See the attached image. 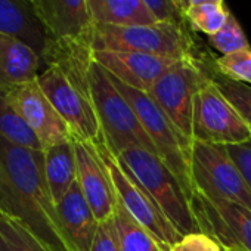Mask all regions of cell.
Returning a JSON list of instances; mask_svg holds the SVG:
<instances>
[{
  "instance_id": "1",
  "label": "cell",
  "mask_w": 251,
  "mask_h": 251,
  "mask_svg": "<svg viewBox=\"0 0 251 251\" xmlns=\"http://www.w3.org/2000/svg\"><path fill=\"white\" fill-rule=\"evenodd\" d=\"M0 213L21 222L49 251H74L49 189L43 151L17 147L2 136Z\"/></svg>"
},
{
  "instance_id": "2",
  "label": "cell",
  "mask_w": 251,
  "mask_h": 251,
  "mask_svg": "<svg viewBox=\"0 0 251 251\" xmlns=\"http://www.w3.org/2000/svg\"><path fill=\"white\" fill-rule=\"evenodd\" d=\"M89 87L102 138L112 154L120 155L123 151L135 147L157 154L138 114L117 89L108 71L93 58L89 65Z\"/></svg>"
},
{
  "instance_id": "3",
  "label": "cell",
  "mask_w": 251,
  "mask_h": 251,
  "mask_svg": "<svg viewBox=\"0 0 251 251\" xmlns=\"http://www.w3.org/2000/svg\"><path fill=\"white\" fill-rule=\"evenodd\" d=\"M89 46L92 50L141 52L173 59L198 58L189 27L172 23L133 25L95 24Z\"/></svg>"
},
{
  "instance_id": "4",
  "label": "cell",
  "mask_w": 251,
  "mask_h": 251,
  "mask_svg": "<svg viewBox=\"0 0 251 251\" xmlns=\"http://www.w3.org/2000/svg\"><path fill=\"white\" fill-rule=\"evenodd\" d=\"M117 157L148 191L158 208L182 236L201 232L192 210L191 194L157 154L135 147L123 151Z\"/></svg>"
},
{
  "instance_id": "5",
  "label": "cell",
  "mask_w": 251,
  "mask_h": 251,
  "mask_svg": "<svg viewBox=\"0 0 251 251\" xmlns=\"http://www.w3.org/2000/svg\"><path fill=\"white\" fill-rule=\"evenodd\" d=\"M109 74V73H108ZM111 75V74H109ZM114 84L129 100L135 112L138 114L144 129L147 130L157 155L163 163L176 175L185 189L192 195V179H191V147L192 141L185 138L172 120L163 112L155 100L147 93L136 90L127 84L121 83L112 77Z\"/></svg>"
},
{
  "instance_id": "6",
  "label": "cell",
  "mask_w": 251,
  "mask_h": 251,
  "mask_svg": "<svg viewBox=\"0 0 251 251\" xmlns=\"http://www.w3.org/2000/svg\"><path fill=\"white\" fill-rule=\"evenodd\" d=\"M191 179L194 192L251 210V189L226 147L192 142Z\"/></svg>"
},
{
  "instance_id": "7",
  "label": "cell",
  "mask_w": 251,
  "mask_h": 251,
  "mask_svg": "<svg viewBox=\"0 0 251 251\" xmlns=\"http://www.w3.org/2000/svg\"><path fill=\"white\" fill-rule=\"evenodd\" d=\"M93 145L108 169L117 200L141 226L155 236L166 251H169L170 247L182 238V235L158 208L152 197L138 182L132 172L108 150L105 141L100 139Z\"/></svg>"
},
{
  "instance_id": "8",
  "label": "cell",
  "mask_w": 251,
  "mask_h": 251,
  "mask_svg": "<svg viewBox=\"0 0 251 251\" xmlns=\"http://www.w3.org/2000/svg\"><path fill=\"white\" fill-rule=\"evenodd\" d=\"M248 141H251L250 126L211 75L194 100L192 142L230 147Z\"/></svg>"
},
{
  "instance_id": "9",
  "label": "cell",
  "mask_w": 251,
  "mask_h": 251,
  "mask_svg": "<svg viewBox=\"0 0 251 251\" xmlns=\"http://www.w3.org/2000/svg\"><path fill=\"white\" fill-rule=\"evenodd\" d=\"M210 80L211 75L198 58H186L172 65L148 92L179 132L189 141H192L195 96Z\"/></svg>"
},
{
  "instance_id": "10",
  "label": "cell",
  "mask_w": 251,
  "mask_h": 251,
  "mask_svg": "<svg viewBox=\"0 0 251 251\" xmlns=\"http://www.w3.org/2000/svg\"><path fill=\"white\" fill-rule=\"evenodd\" d=\"M192 210L202 233L229 251H251V210L219 200L191 195Z\"/></svg>"
},
{
  "instance_id": "11",
  "label": "cell",
  "mask_w": 251,
  "mask_h": 251,
  "mask_svg": "<svg viewBox=\"0 0 251 251\" xmlns=\"http://www.w3.org/2000/svg\"><path fill=\"white\" fill-rule=\"evenodd\" d=\"M11 98L43 150L73 139L68 126L39 86L37 78L11 89Z\"/></svg>"
},
{
  "instance_id": "12",
  "label": "cell",
  "mask_w": 251,
  "mask_h": 251,
  "mask_svg": "<svg viewBox=\"0 0 251 251\" xmlns=\"http://www.w3.org/2000/svg\"><path fill=\"white\" fill-rule=\"evenodd\" d=\"M77 157V182L98 222L114 217L117 195L108 169L92 142L74 139Z\"/></svg>"
},
{
  "instance_id": "13",
  "label": "cell",
  "mask_w": 251,
  "mask_h": 251,
  "mask_svg": "<svg viewBox=\"0 0 251 251\" xmlns=\"http://www.w3.org/2000/svg\"><path fill=\"white\" fill-rule=\"evenodd\" d=\"M92 58L121 83L147 93L172 65L180 61L141 52L118 50H92Z\"/></svg>"
},
{
  "instance_id": "14",
  "label": "cell",
  "mask_w": 251,
  "mask_h": 251,
  "mask_svg": "<svg viewBox=\"0 0 251 251\" xmlns=\"http://www.w3.org/2000/svg\"><path fill=\"white\" fill-rule=\"evenodd\" d=\"M37 14L52 42L89 45L93 21L87 0H39Z\"/></svg>"
},
{
  "instance_id": "15",
  "label": "cell",
  "mask_w": 251,
  "mask_h": 251,
  "mask_svg": "<svg viewBox=\"0 0 251 251\" xmlns=\"http://www.w3.org/2000/svg\"><path fill=\"white\" fill-rule=\"evenodd\" d=\"M0 34L17 37L43 59L50 37L30 0H0Z\"/></svg>"
},
{
  "instance_id": "16",
  "label": "cell",
  "mask_w": 251,
  "mask_h": 251,
  "mask_svg": "<svg viewBox=\"0 0 251 251\" xmlns=\"http://www.w3.org/2000/svg\"><path fill=\"white\" fill-rule=\"evenodd\" d=\"M64 232L74 251H90L99 222L75 182L56 204Z\"/></svg>"
},
{
  "instance_id": "17",
  "label": "cell",
  "mask_w": 251,
  "mask_h": 251,
  "mask_svg": "<svg viewBox=\"0 0 251 251\" xmlns=\"http://www.w3.org/2000/svg\"><path fill=\"white\" fill-rule=\"evenodd\" d=\"M42 56L23 40L0 34V89H14L39 77Z\"/></svg>"
},
{
  "instance_id": "18",
  "label": "cell",
  "mask_w": 251,
  "mask_h": 251,
  "mask_svg": "<svg viewBox=\"0 0 251 251\" xmlns=\"http://www.w3.org/2000/svg\"><path fill=\"white\" fill-rule=\"evenodd\" d=\"M45 172L55 204H58L70 188L77 182V157L74 138L43 150Z\"/></svg>"
},
{
  "instance_id": "19",
  "label": "cell",
  "mask_w": 251,
  "mask_h": 251,
  "mask_svg": "<svg viewBox=\"0 0 251 251\" xmlns=\"http://www.w3.org/2000/svg\"><path fill=\"white\" fill-rule=\"evenodd\" d=\"M87 8L93 25H133L158 23L142 0H87Z\"/></svg>"
},
{
  "instance_id": "20",
  "label": "cell",
  "mask_w": 251,
  "mask_h": 251,
  "mask_svg": "<svg viewBox=\"0 0 251 251\" xmlns=\"http://www.w3.org/2000/svg\"><path fill=\"white\" fill-rule=\"evenodd\" d=\"M0 136L17 147L43 151L39 138L17 109L11 98V89H0Z\"/></svg>"
},
{
  "instance_id": "21",
  "label": "cell",
  "mask_w": 251,
  "mask_h": 251,
  "mask_svg": "<svg viewBox=\"0 0 251 251\" xmlns=\"http://www.w3.org/2000/svg\"><path fill=\"white\" fill-rule=\"evenodd\" d=\"M114 223L117 227L121 251H166L155 236L141 226L118 200L114 213Z\"/></svg>"
},
{
  "instance_id": "22",
  "label": "cell",
  "mask_w": 251,
  "mask_h": 251,
  "mask_svg": "<svg viewBox=\"0 0 251 251\" xmlns=\"http://www.w3.org/2000/svg\"><path fill=\"white\" fill-rule=\"evenodd\" d=\"M227 15L229 11L225 8V5L204 3L191 6L186 11L185 18L191 30L213 36L225 25Z\"/></svg>"
},
{
  "instance_id": "23",
  "label": "cell",
  "mask_w": 251,
  "mask_h": 251,
  "mask_svg": "<svg viewBox=\"0 0 251 251\" xmlns=\"http://www.w3.org/2000/svg\"><path fill=\"white\" fill-rule=\"evenodd\" d=\"M0 236L14 251H49L30 229L3 213H0Z\"/></svg>"
},
{
  "instance_id": "24",
  "label": "cell",
  "mask_w": 251,
  "mask_h": 251,
  "mask_svg": "<svg viewBox=\"0 0 251 251\" xmlns=\"http://www.w3.org/2000/svg\"><path fill=\"white\" fill-rule=\"evenodd\" d=\"M217 74L232 81L251 84V48L241 49L214 59Z\"/></svg>"
},
{
  "instance_id": "25",
  "label": "cell",
  "mask_w": 251,
  "mask_h": 251,
  "mask_svg": "<svg viewBox=\"0 0 251 251\" xmlns=\"http://www.w3.org/2000/svg\"><path fill=\"white\" fill-rule=\"evenodd\" d=\"M208 45L222 55L250 48L248 39L238 20L232 15V12H229L225 25L216 34L208 36Z\"/></svg>"
},
{
  "instance_id": "26",
  "label": "cell",
  "mask_w": 251,
  "mask_h": 251,
  "mask_svg": "<svg viewBox=\"0 0 251 251\" xmlns=\"http://www.w3.org/2000/svg\"><path fill=\"white\" fill-rule=\"evenodd\" d=\"M213 80L219 86L222 93L239 111V114L244 117V120L251 129V87L248 84L225 78L220 74L213 75Z\"/></svg>"
},
{
  "instance_id": "27",
  "label": "cell",
  "mask_w": 251,
  "mask_h": 251,
  "mask_svg": "<svg viewBox=\"0 0 251 251\" xmlns=\"http://www.w3.org/2000/svg\"><path fill=\"white\" fill-rule=\"evenodd\" d=\"M142 2L158 23H172L189 27L185 14L179 9L176 0H142Z\"/></svg>"
},
{
  "instance_id": "28",
  "label": "cell",
  "mask_w": 251,
  "mask_h": 251,
  "mask_svg": "<svg viewBox=\"0 0 251 251\" xmlns=\"http://www.w3.org/2000/svg\"><path fill=\"white\" fill-rule=\"evenodd\" d=\"M169 251H222V245L210 235L195 232L183 235Z\"/></svg>"
},
{
  "instance_id": "29",
  "label": "cell",
  "mask_w": 251,
  "mask_h": 251,
  "mask_svg": "<svg viewBox=\"0 0 251 251\" xmlns=\"http://www.w3.org/2000/svg\"><path fill=\"white\" fill-rule=\"evenodd\" d=\"M90 251H121L114 217L99 223Z\"/></svg>"
},
{
  "instance_id": "30",
  "label": "cell",
  "mask_w": 251,
  "mask_h": 251,
  "mask_svg": "<svg viewBox=\"0 0 251 251\" xmlns=\"http://www.w3.org/2000/svg\"><path fill=\"white\" fill-rule=\"evenodd\" d=\"M226 148L251 189V141L239 145H230Z\"/></svg>"
},
{
  "instance_id": "31",
  "label": "cell",
  "mask_w": 251,
  "mask_h": 251,
  "mask_svg": "<svg viewBox=\"0 0 251 251\" xmlns=\"http://www.w3.org/2000/svg\"><path fill=\"white\" fill-rule=\"evenodd\" d=\"M204 3L225 5V0H191V6H195V5H204Z\"/></svg>"
},
{
  "instance_id": "32",
  "label": "cell",
  "mask_w": 251,
  "mask_h": 251,
  "mask_svg": "<svg viewBox=\"0 0 251 251\" xmlns=\"http://www.w3.org/2000/svg\"><path fill=\"white\" fill-rule=\"evenodd\" d=\"M176 3L183 14H186V11L191 8V0H176Z\"/></svg>"
},
{
  "instance_id": "33",
  "label": "cell",
  "mask_w": 251,
  "mask_h": 251,
  "mask_svg": "<svg viewBox=\"0 0 251 251\" xmlns=\"http://www.w3.org/2000/svg\"><path fill=\"white\" fill-rule=\"evenodd\" d=\"M0 251H14L2 236H0Z\"/></svg>"
},
{
  "instance_id": "34",
  "label": "cell",
  "mask_w": 251,
  "mask_h": 251,
  "mask_svg": "<svg viewBox=\"0 0 251 251\" xmlns=\"http://www.w3.org/2000/svg\"><path fill=\"white\" fill-rule=\"evenodd\" d=\"M30 2H31V5L34 6V9L37 11V5H39V0H30Z\"/></svg>"
},
{
  "instance_id": "35",
  "label": "cell",
  "mask_w": 251,
  "mask_h": 251,
  "mask_svg": "<svg viewBox=\"0 0 251 251\" xmlns=\"http://www.w3.org/2000/svg\"><path fill=\"white\" fill-rule=\"evenodd\" d=\"M222 251H229V250H226V248H223V247H222Z\"/></svg>"
}]
</instances>
